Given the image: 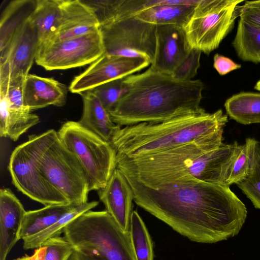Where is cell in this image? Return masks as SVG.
I'll use <instances>...</instances> for the list:
<instances>
[{"mask_svg": "<svg viewBox=\"0 0 260 260\" xmlns=\"http://www.w3.org/2000/svg\"><path fill=\"white\" fill-rule=\"evenodd\" d=\"M235 16L248 23L260 27V0L246 1L235 8Z\"/></svg>", "mask_w": 260, "mask_h": 260, "instance_id": "obj_35", "label": "cell"}, {"mask_svg": "<svg viewBox=\"0 0 260 260\" xmlns=\"http://www.w3.org/2000/svg\"><path fill=\"white\" fill-rule=\"evenodd\" d=\"M199 0H162L159 5L147 8L134 17L155 25H174L184 28Z\"/></svg>", "mask_w": 260, "mask_h": 260, "instance_id": "obj_19", "label": "cell"}, {"mask_svg": "<svg viewBox=\"0 0 260 260\" xmlns=\"http://www.w3.org/2000/svg\"><path fill=\"white\" fill-rule=\"evenodd\" d=\"M90 91L99 98L105 108L109 112L127 92V89L122 79L106 83Z\"/></svg>", "mask_w": 260, "mask_h": 260, "instance_id": "obj_31", "label": "cell"}, {"mask_svg": "<svg viewBox=\"0 0 260 260\" xmlns=\"http://www.w3.org/2000/svg\"><path fill=\"white\" fill-rule=\"evenodd\" d=\"M79 94L82 98L83 112L78 122L85 128L110 143L121 126L113 121L109 112L93 93L88 90Z\"/></svg>", "mask_w": 260, "mask_h": 260, "instance_id": "obj_20", "label": "cell"}, {"mask_svg": "<svg viewBox=\"0 0 260 260\" xmlns=\"http://www.w3.org/2000/svg\"><path fill=\"white\" fill-rule=\"evenodd\" d=\"M45 252L46 247L44 246H41L35 249L33 254L25 255L14 260H45Z\"/></svg>", "mask_w": 260, "mask_h": 260, "instance_id": "obj_37", "label": "cell"}, {"mask_svg": "<svg viewBox=\"0 0 260 260\" xmlns=\"http://www.w3.org/2000/svg\"><path fill=\"white\" fill-rule=\"evenodd\" d=\"M36 0H15L5 8L0 20V53L9 46L14 36L30 18Z\"/></svg>", "mask_w": 260, "mask_h": 260, "instance_id": "obj_21", "label": "cell"}, {"mask_svg": "<svg viewBox=\"0 0 260 260\" xmlns=\"http://www.w3.org/2000/svg\"><path fill=\"white\" fill-rule=\"evenodd\" d=\"M67 93V86L54 78L29 74L24 83V105L30 112L50 105L62 107Z\"/></svg>", "mask_w": 260, "mask_h": 260, "instance_id": "obj_17", "label": "cell"}, {"mask_svg": "<svg viewBox=\"0 0 260 260\" xmlns=\"http://www.w3.org/2000/svg\"><path fill=\"white\" fill-rule=\"evenodd\" d=\"M73 205H55L45 206L26 212L20 231V239L22 240L38 234L56 222Z\"/></svg>", "mask_w": 260, "mask_h": 260, "instance_id": "obj_24", "label": "cell"}, {"mask_svg": "<svg viewBox=\"0 0 260 260\" xmlns=\"http://www.w3.org/2000/svg\"><path fill=\"white\" fill-rule=\"evenodd\" d=\"M242 0H199L184 29L191 49L206 54L216 49L232 29L235 10Z\"/></svg>", "mask_w": 260, "mask_h": 260, "instance_id": "obj_8", "label": "cell"}, {"mask_svg": "<svg viewBox=\"0 0 260 260\" xmlns=\"http://www.w3.org/2000/svg\"><path fill=\"white\" fill-rule=\"evenodd\" d=\"M257 141L255 139L248 138L244 144L240 145L239 151L225 181L224 185L230 186L233 184H237L248 175Z\"/></svg>", "mask_w": 260, "mask_h": 260, "instance_id": "obj_29", "label": "cell"}, {"mask_svg": "<svg viewBox=\"0 0 260 260\" xmlns=\"http://www.w3.org/2000/svg\"><path fill=\"white\" fill-rule=\"evenodd\" d=\"M61 14L60 0H36L30 20L36 28L40 42L54 39L59 28Z\"/></svg>", "mask_w": 260, "mask_h": 260, "instance_id": "obj_23", "label": "cell"}, {"mask_svg": "<svg viewBox=\"0 0 260 260\" xmlns=\"http://www.w3.org/2000/svg\"><path fill=\"white\" fill-rule=\"evenodd\" d=\"M57 134L64 146L79 160L86 174L89 190H99L107 184L116 168V153L110 144L83 127L68 121Z\"/></svg>", "mask_w": 260, "mask_h": 260, "instance_id": "obj_7", "label": "cell"}, {"mask_svg": "<svg viewBox=\"0 0 260 260\" xmlns=\"http://www.w3.org/2000/svg\"><path fill=\"white\" fill-rule=\"evenodd\" d=\"M104 53L99 29L77 37L40 42L35 61L47 71L66 70L91 64Z\"/></svg>", "mask_w": 260, "mask_h": 260, "instance_id": "obj_11", "label": "cell"}, {"mask_svg": "<svg viewBox=\"0 0 260 260\" xmlns=\"http://www.w3.org/2000/svg\"><path fill=\"white\" fill-rule=\"evenodd\" d=\"M69 260H108L105 257L95 254H85L74 250Z\"/></svg>", "mask_w": 260, "mask_h": 260, "instance_id": "obj_38", "label": "cell"}, {"mask_svg": "<svg viewBox=\"0 0 260 260\" xmlns=\"http://www.w3.org/2000/svg\"><path fill=\"white\" fill-rule=\"evenodd\" d=\"M99 204L97 201H91L81 204L73 205L53 224L45 230L23 239V247L25 250L36 249L42 245L47 240L60 236L67 226L76 218L91 210Z\"/></svg>", "mask_w": 260, "mask_h": 260, "instance_id": "obj_26", "label": "cell"}, {"mask_svg": "<svg viewBox=\"0 0 260 260\" xmlns=\"http://www.w3.org/2000/svg\"><path fill=\"white\" fill-rule=\"evenodd\" d=\"M213 59V67L220 75H225L241 68L240 64L236 63L229 58L217 53L215 54Z\"/></svg>", "mask_w": 260, "mask_h": 260, "instance_id": "obj_36", "label": "cell"}, {"mask_svg": "<svg viewBox=\"0 0 260 260\" xmlns=\"http://www.w3.org/2000/svg\"><path fill=\"white\" fill-rule=\"evenodd\" d=\"M25 80L0 84V95L6 99L10 108L19 111L30 112L24 106L23 87Z\"/></svg>", "mask_w": 260, "mask_h": 260, "instance_id": "obj_33", "label": "cell"}, {"mask_svg": "<svg viewBox=\"0 0 260 260\" xmlns=\"http://www.w3.org/2000/svg\"><path fill=\"white\" fill-rule=\"evenodd\" d=\"M240 145L237 141L219 147L194 142L150 155L116 159V165L126 178L154 189L198 182L224 185Z\"/></svg>", "mask_w": 260, "mask_h": 260, "instance_id": "obj_2", "label": "cell"}, {"mask_svg": "<svg viewBox=\"0 0 260 260\" xmlns=\"http://www.w3.org/2000/svg\"><path fill=\"white\" fill-rule=\"evenodd\" d=\"M224 107L229 117L242 124L260 123V93L241 92L228 99Z\"/></svg>", "mask_w": 260, "mask_h": 260, "instance_id": "obj_25", "label": "cell"}, {"mask_svg": "<svg viewBox=\"0 0 260 260\" xmlns=\"http://www.w3.org/2000/svg\"><path fill=\"white\" fill-rule=\"evenodd\" d=\"M256 209H260V142L257 141L250 171L246 178L237 184Z\"/></svg>", "mask_w": 260, "mask_h": 260, "instance_id": "obj_30", "label": "cell"}, {"mask_svg": "<svg viewBox=\"0 0 260 260\" xmlns=\"http://www.w3.org/2000/svg\"><path fill=\"white\" fill-rule=\"evenodd\" d=\"M40 121L37 114L11 108L0 95V136L16 141L32 126Z\"/></svg>", "mask_w": 260, "mask_h": 260, "instance_id": "obj_22", "label": "cell"}, {"mask_svg": "<svg viewBox=\"0 0 260 260\" xmlns=\"http://www.w3.org/2000/svg\"><path fill=\"white\" fill-rule=\"evenodd\" d=\"M22 204L7 188L0 190V260L6 257L16 242L26 213Z\"/></svg>", "mask_w": 260, "mask_h": 260, "instance_id": "obj_16", "label": "cell"}, {"mask_svg": "<svg viewBox=\"0 0 260 260\" xmlns=\"http://www.w3.org/2000/svg\"><path fill=\"white\" fill-rule=\"evenodd\" d=\"M139 57L109 55L104 53L71 82L69 90L80 94L106 83L124 79L150 64Z\"/></svg>", "mask_w": 260, "mask_h": 260, "instance_id": "obj_13", "label": "cell"}, {"mask_svg": "<svg viewBox=\"0 0 260 260\" xmlns=\"http://www.w3.org/2000/svg\"><path fill=\"white\" fill-rule=\"evenodd\" d=\"M37 135L17 146L10 156L8 169L17 189L45 206L69 204L67 199L46 179L37 159Z\"/></svg>", "mask_w": 260, "mask_h": 260, "instance_id": "obj_9", "label": "cell"}, {"mask_svg": "<svg viewBox=\"0 0 260 260\" xmlns=\"http://www.w3.org/2000/svg\"><path fill=\"white\" fill-rule=\"evenodd\" d=\"M61 19L54 41L94 32L100 24L91 9L82 0H60Z\"/></svg>", "mask_w": 260, "mask_h": 260, "instance_id": "obj_18", "label": "cell"}, {"mask_svg": "<svg viewBox=\"0 0 260 260\" xmlns=\"http://www.w3.org/2000/svg\"><path fill=\"white\" fill-rule=\"evenodd\" d=\"M136 260H153V244L145 223L137 211H133L129 230Z\"/></svg>", "mask_w": 260, "mask_h": 260, "instance_id": "obj_28", "label": "cell"}, {"mask_svg": "<svg viewBox=\"0 0 260 260\" xmlns=\"http://www.w3.org/2000/svg\"><path fill=\"white\" fill-rule=\"evenodd\" d=\"M254 88L260 91V80H259L255 85Z\"/></svg>", "mask_w": 260, "mask_h": 260, "instance_id": "obj_39", "label": "cell"}, {"mask_svg": "<svg viewBox=\"0 0 260 260\" xmlns=\"http://www.w3.org/2000/svg\"><path fill=\"white\" fill-rule=\"evenodd\" d=\"M126 179L138 206L192 241L227 240L245 222L246 206L230 186L198 182L154 189Z\"/></svg>", "mask_w": 260, "mask_h": 260, "instance_id": "obj_1", "label": "cell"}, {"mask_svg": "<svg viewBox=\"0 0 260 260\" xmlns=\"http://www.w3.org/2000/svg\"><path fill=\"white\" fill-rule=\"evenodd\" d=\"M105 53L142 58L150 64L155 57L156 25L134 17L101 26Z\"/></svg>", "mask_w": 260, "mask_h": 260, "instance_id": "obj_10", "label": "cell"}, {"mask_svg": "<svg viewBox=\"0 0 260 260\" xmlns=\"http://www.w3.org/2000/svg\"><path fill=\"white\" fill-rule=\"evenodd\" d=\"M201 53L199 50L190 49L172 73L173 77L181 80H192L200 66Z\"/></svg>", "mask_w": 260, "mask_h": 260, "instance_id": "obj_32", "label": "cell"}, {"mask_svg": "<svg viewBox=\"0 0 260 260\" xmlns=\"http://www.w3.org/2000/svg\"><path fill=\"white\" fill-rule=\"evenodd\" d=\"M63 233L74 250L108 260H136L130 232L124 231L106 210L83 213Z\"/></svg>", "mask_w": 260, "mask_h": 260, "instance_id": "obj_5", "label": "cell"}, {"mask_svg": "<svg viewBox=\"0 0 260 260\" xmlns=\"http://www.w3.org/2000/svg\"><path fill=\"white\" fill-rule=\"evenodd\" d=\"M40 44L30 18L17 31L0 55V83L25 80L35 60Z\"/></svg>", "mask_w": 260, "mask_h": 260, "instance_id": "obj_12", "label": "cell"}, {"mask_svg": "<svg viewBox=\"0 0 260 260\" xmlns=\"http://www.w3.org/2000/svg\"><path fill=\"white\" fill-rule=\"evenodd\" d=\"M45 260H69L74 249L64 237H56L46 241Z\"/></svg>", "mask_w": 260, "mask_h": 260, "instance_id": "obj_34", "label": "cell"}, {"mask_svg": "<svg viewBox=\"0 0 260 260\" xmlns=\"http://www.w3.org/2000/svg\"><path fill=\"white\" fill-rule=\"evenodd\" d=\"M191 48L184 28L174 25H156L155 70L172 74Z\"/></svg>", "mask_w": 260, "mask_h": 260, "instance_id": "obj_14", "label": "cell"}, {"mask_svg": "<svg viewBox=\"0 0 260 260\" xmlns=\"http://www.w3.org/2000/svg\"><path fill=\"white\" fill-rule=\"evenodd\" d=\"M233 45L243 60L260 62V27L239 19Z\"/></svg>", "mask_w": 260, "mask_h": 260, "instance_id": "obj_27", "label": "cell"}, {"mask_svg": "<svg viewBox=\"0 0 260 260\" xmlns=\"http://www.w3.org/2000/svg\"><path fill=\"white\" fill-rule=\"evenodd\" d=\"M37 159L48 182L71 204L87 202L86 174L76 156L60 141L57 132L49 129L37 135Z\"/></svg>", "mask_w": 260, "mask_h": 260, "instance_id": "obj_6", "label": "cell"}, {"mask_svg": "<svg viewBox=\"0 0 260 260\" xmlns=\"http://www.w3.org/2000/svg\"><path fill=\"white\" fill-rule=\"evenodd\" d=\"M228 121L222 110L209 113L202 108L161 122L121 127L110 143L116 160L150 155L194 142L219 147Z\"/></svg>", "mask_w": 260, "mask_h": 260, "instance_id": "obj_4", "label": "cell"}, {"mask_svg": "<svg viewBox=\"0 0 260 260\" xmlns=\"http://www.w3.org/2000/svg\"><path fill=\"white\" fill-rule=\"evenodd\" d=\"M123 81L127 91L109 112L121 126L161 122L202 108L205 86L200 80H178L150 66Z\"/></svg>", "mask_w": 260, "mask_h": 260, "instance_id": "obj_3", "label": "cell"}, {"mask_svg": "<svg viewBox=\"0 0 260 260\" xmlns=\"http://www.w3.org/2000/svg\"><path fill=\"white\" fill-rule=\"evenodd\" d=\"M98 194L106 211L125 232H129L134 192L124 174L117 168Z\"/></svg>", "mask_w": 260, "mask_h": 260, "instance_id": "obj_15", "label": "cell"}]
</instances>
